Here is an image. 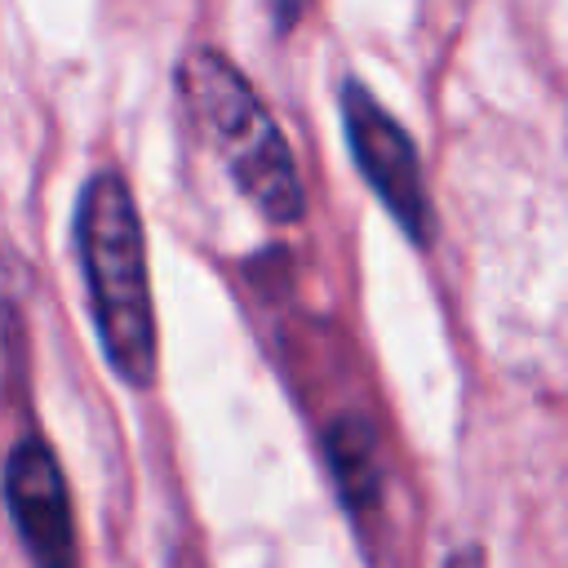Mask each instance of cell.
I'll use <instances>...</instances> for the list:
<instances>
[{"mask_svg":"<svg viewBox=\"0 0 568 568\" xmlns=\"http://www.w3.org/2000/svg\"><path fill=\"white\" fill-rule=\"evenodd\" d=\"M324 457L333 470V484L346 501L351 515H373L382 506L386 470H382V448L377 435L364 417H337L324 430Z\"/></svg>","mask_w":568,"mask_h":568,"instance_id":"cell-5","label":"cell"},{"mask_svg":"<svg viewBox=\"0 0 568 568\" xmlns=\"http://www.w3.org/2000/svg\"><path fill=\"white\" fill-rule=\"evenodd\" d=\"M342 124H346L351 155H355L364 182L386 204V213L404 226V235L413 244H430L435 240V209H430V195L422 182L417 146L404 133V124L390 120L359 80L342 84Z\"/></svg>","mask_w":568,"mask_h":568,"instance_id":"cell-3","label":"cell"},{"mask_svg":"<svg viewBox=\"0 0 568 568\" xmlns=\"http://www.w3.org/2000/svg\"><path fill=\"white\" fill-rule=\"evenodd\" d=\"M4 501L36 568H75V524L67 501V479L44 439L27 435L13 444L4 462Z\"/></svg>","mask_w":568,"mask_h":568,"instance_id":"cell-4","label":"cell"},{"mask_svg":"<svg viewBox=\"0 0 568 568\" xmlns=\"http://www.w3.org/2000/svg\"><path fill=\"white\" fill-rule=\"evenodd\" d=\"M178 93L240 195L253 200L266 222H297L306 209L297 164L271 111L235 71V62L217 49H191L178 67Z\"/></svg>","mask_w":568,"mask_h":568,"instance_id":"cell-2","label":"cell"},{"mask_svg":"<svg viewBox=\"0 0 568 568\" xmlns=\"http://www.w3.org/2000/svg\"><path fill=\"white\" fill-rule=\"evenodd\" d=\"M311 0H271V18H275V31H293L297 18L306 13Z\"/></svg>","mask_w":568,"mask_h":568,"instance_id":"cell-6","label":"cell"},{"mask_svg":"<svg viewBox=\"0 0 568 568\" xmlns=\"http://www.w3.org/2000/svg\"><path fill=\"white\" fill-rule=\"evenodd\" d=\"M75 248L106 364L129 386L155 382V311L138 204L120 173H93L75 204Z\"/></svg>","mask_w":568,"mask_h":568,"instance_id":"cell-1","label":"cell"},{"mask_svg":"<svg viewBox=\"0 0 568 568\" xmlns=\"http://www.w3.org/2000/svg\"><path fill=\"white\" fill-rule=\"evenodd\" d=\"M448 568H484V550L479 546H462L448 555Z\"/></svg>","mask_w":568,"mask_h":568,"instance_id":"cell-7","label":"cell"}]
</instances>
